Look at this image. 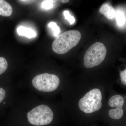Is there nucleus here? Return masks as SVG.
I'll return each mask as SVG.
<instances>
[{
  "instance_id": "obj_9",
  "label": "nucleus",
  "mask_w": 126,
  "mask_h": 126,
  "mask_svg": "<svg viewBox=\"0 0 126 126\" xmlns=\"http://www.w3.org/2000/svg\"><path fill=\"white\" fill-rule=\"evenodd\" d=\"M17 33L20 36H25L29 38L36 37V34L33 30L29 28L21 26L17 28Z\"/></svg>"
},
{
  "instance_id": "obj_11",
  "label": "nucleus",
  "mask_w": 126,
  "mask_h": 126,
  "mask_svg": "<svg viewBox=\"0 0 126 126\" xmlns=\"http://www.w3.org/2000/svg\"><path fill=\"white\" fill-rule=\"evenodd\" d=\"M116 17L117 23L119 26H122L125 24L126 18L123 12L121 11L116 12Z\"/></svg>"
},
{
  "instance_id": "obj_16",
  "label": "nucleus",
  "mask_w": 126,
  "mask_h": 126,
  "mask_svg": "<svg viewBox=\"0 0 126 126\" xmlns=\"http://www.w3.org/2000/svg\"><path fill=\"white\" fill-rule=\"evenodd\" d=\"M120 76L121 82L123 85L126 86V68L120 72Z\"/></svg>"
},
{
  "instance_id": "obj_2",
  "label": "nucleus",
  "mask_w": 126,
  "mask_h": 126,
  "mask_svg": "<svg viewBox=\"0 0 126 126\" xmlns=\"http://www.w3.org/2000/svg\"><path fill=\"white\" fill-rule=\"evenodd\" d=\"M107 50L103 43L97 42L92 45L87 50L84 56L85 67L90 68L99 65L104 61Z\"/></svg>"
},
{
  "instance_id": "obj_14",
  "label": "nucleus",
  "mask_w": 126,
  "mask_h": 126,
  "mask_svg": "<svg viewBox=\"0 0 126 126\" xmlns=\"http://www.w3.org/2000/svg\"><path fill=\"white\" fill-rule=\"evenodd\" d=\"M54 0H44L41 3V7L46 10L52 9L54 6Z\"/></svg>"
},
{
  "instance_id": "obj_6",
  "label": "nucleus",
  "mask_w": 126,
  "mask_h": 126,
  "mask_svg": "<svg viewBox=\"0 0 126 126\" xmlns=\"http://www.w3.org/2000/svg\"><path fill=\"white\" fill-rule=\"evenodd\" d=\"M99 12L109 19L115 18L116 11L113 7L109 4L105 3L102 5L99 10Z\"/></svg>"
},
{
  "instance_id": "obj_12",
  "label": "nucleus",
  "mask_w": 126,
  "mask_h": 126,
  "mask_svg": "<svg viewBox=\"0 0 126 126\" xmlns=\"http://www.w3.org/2000/svg\"><path fill=\"white\" fill-rule=\"evenodd\" d=\"M48 27L52 29L55 37H57L60 33V27L57 25L56 23L54 22H51L48 24Z\"/></svg>"
},
{
  "instance_id": "obj_19",
  "label": "nucleus",
  "mask_w": 126,
  "mask_h": 126,
  "mask_svg": "<svg viewBox=\"0 0 126 126\" xmlns=\"http://www.w3.org/2000/svg\"><path fill=\"white\" fill-rule=\"evenodd\" d=\"M69 1V0H61V2H63V3H67V2H68V1Z\"/></svg>"
},
{
  "instance_id": "obj_15",
  "label": "nucleus",
  "mask_w": 126,
  "mask_h": 126,
  "mask_svg": "<svg viewBox=\"0 0 126 126\" xmlns=\"http://www.w3.org/2000/svg\"><path fill=\"white\" fill-rule=\"evenodd\" d=\"M63 15L64 19L69 21L70 25L73 24L75 23V20L74 17L71 15L69 11L67 10L64 11L63 12Z\"/></svg>"
},
{
  "instance_id": "obj_1",
  "label": "nucleus",
  "mask_w": 126,
  "mask_h": 126,
  "mask_svg": "<svg viewBox=\"0 0 126 126\" xmlns=\"http://www.w3.org/2000/svg\"><path fill=\"white\" fill-rule=\"evenodd\" d=\"M81 37V33L78 31L65 32L56 37L52 44V49L58 54H64L78 44Z\"/></svg>"
},
{
  "instance_id": "obj_18",
  "label": "nucleus",
  "mask_w": 126,
  "mask_h": 126,
  "mask_svg": "<svg viewBox=\"0 0 126 126\" xmlns=\"http://www.w3.org/2000/svg\"><path fill=\"white\" fill-rule=\"evenodd\" d=\"M20 2H23L24 3H30L33 2V0H19V1Z\"/></svg>"
},
{
  "instance_id": "obj_10",
  "label": "nucleus",
  "mask_w": 126,
  "mask_h": 126,
  "mask_svg": "<svg viewBox=\"0 0 126 126\" xmlns=\"http://www.w3.org/2000/svg\"><path fill=\"white\" fill-rule=\"evenodd\" d=\"M123 108L112 109L109 112V115L111 118L115 120H118L121 118L124 115Z\"/></svg>"
},
{
  "instance_id": "obj_13",
  "label": "nucleus",
  "mask_w": 126,
  "mask_h": 126,
  "mask_svg": "<svg viewBox=\"0 0 126 126\" xmlns=\"http://www.w3.org/2000/svg\"><path fill=\"white\" fill-rule=\"evenodd\" d=\"M8 63L5 58L0 57V75L2 74L7 70Z\"/></svg>"
},
{
  "instance_id": "obj_5",
  "label": "nucleus",
  "mask_w": 126,
  "mask_h": 126,
  "mask_svg": "<svg viewBox=\"0 0 126 126\" xmlns=\"http://www.w3.org/2000/svg\"><path fill=\"white\" fill-rule=\"evenodd\" d=\"M60 83L59 79L57 75L48 73L36 75L32 81L35 88L44 92L55 91L58 87Z\"/></svg>"
},
{
  "instance_id": "obj_17",
  "label": "nucleus",
  "mask_w": 126,
  "mask_h": 126,
  "mask_svg": "<svg viewBox=\"0 0 126 126\" xmlns=\"http://www.w3.org/2000/svg\"><path fill=\"white\" fill-rule=\"evenodd\" d=\"M6 92L4 89L0 88V103L3 101L5 96Z\"/></svg>"
},
{
  "instance_id": "obj_8",
  "label": "nucleus",
  "mask_w": 126,
  "mask_h": 126,
  "mask_svg": "<svg viewBox=\"0 0 126 126\" xmlns=\"http://www.w3.org/2000/svg\"><path fill=\"white\" fill-rule=\"evenodd\" d=\"M13 12L11 6L4 0H0V15L4 16H10Z\"/></svg>"
},
{
  "instance_id": "obj_3",
  "label": "nucleus",
  "mask_w": 126,
  "mask_h": 126,
  "mask_svg": "<svg viewBox=\"0 0 126 126\" xmlns=\"http://www.w3.org/2000/svg\"><path fill=\"white\" fill-rule=\"evenodd\" d=\"M102 95L98 89H92L86 93L79 102V109L86 113L98 111L101 108Z\"/></svg>"
},
{
  "instance_id": "obj_7",
  "label": "nucleus",
  "mask_w": 126,
  "mask_h": 126,
  "mask_svg": "<svg viewBox=\"0 0 126 126\" xmlns=\"http://www.w3.org/2000/svg\"><path fill=\"white\" fill-rule=\"evenodd\" d=\"M124 104V97L120 94H115L112 96L108 102L110 107L116 108H123Z\"/></svg>"
},
{
  "instance_id": "obj_4",
  "label": "nucleus",
  "mask_w": 126,
  "mask_h": 126,
  "mask_svg": "<svg viewBox=\"0 0 126 126\" xmlns=\"http://www.w3.org/2000/svg\"><path fill=\"white\" fill-rule=\"evenodd\" d=\"M53 111L48 106L41 104L34 108L27 114L28 121L35 126H43L50 124L53 119Z\"/></svg>"
}]
</instances>
